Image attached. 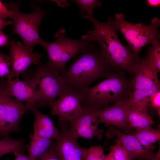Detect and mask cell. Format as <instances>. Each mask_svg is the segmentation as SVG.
Segmentation results:
<instances>
[{"instance_id": "cell-14", "label": "cell", "mask_w": 160, "mask_h": 160, "mask_svg": "<svg viewBox=\"0 0 160 160\" xmlns=\"http://www.w3.org/2000/svg\"><path fill=\"white\" fill-rule=\"evenodd\" d=\"M105 135L109 138L114 136L125 149L132 160H148L154 154L153 151L146 149L135 136L123 132L120 129L109 126Z\"/></svg>"}, {"instance_id": "cell-21", "label": "cell", "mask_w": 160, "mask_h": 160, "mask_svg": "<svg viewBox=\"0 0 160 160\" xmlns=\"http://www.w3.org/2000/svg\"><path fill=\"white\" fill-rule=\"evenodd\" d=\"M136 137L147 150L153 151L156 148L153 144L160 140V130L151 128L135 130L131 134Z\"/></svg>"}, {"instance_id": "cell-3", "label": "cell", "mask_w": 160, "mask_h": 160, "mask_svg": "<svg viewBox=\"0 0 160 160\" xmlns=\"http://www.w3.org/2000/svg\"><path fill=\"white\" fill-rule=\"evenodd\" d=\"M132 91L130 79L124 71L116 72L98 83L89 87L83 94V105L100 111L111 103L127 101Z\"/></svg>"}, {"instance_id": "cell-10", "label": "cell", "mask_w": 160, "mask_h": 160, "mask_svg": "<svg viewBox=\"0 0 160 160\" xmlns=\"http://www.w3.org/2000/svg\"><path fill=\"white\" fill-rule=\"evenodd\" d=\"M59 98L52 104L51 115L59 117V124L66 123L72 120L84 109L81 104L83 94L68 86L59 95Z\"/></svg>"}, {"instance_id": "cell-28", "label": "cell", "mask_w": 160, "mask_h": 160, "mask_svg": "<svg viewBox=\"0 0 160 160\" xmlns=\"http://www.w3.org/2000/svg\"><path fill=\"white\" fill-rule=\"evenodd\" d=\"M12 12L0 1V18L4 19L8 17L12 18Z\"/></svg>"}, {"instance_id": "cell-34", "label": "cell", "mask_w": 160, "mask_h": 160, "mask_svg": "<svg viewBox=\"0 0 160 160\" xmlns=\"http://www.w3.org/2000/svg\"><path fill=\"white\" fill-rule=\"evenodd\" d=\"M12 24V21H6L0 18V31H2L5 26Z\"/></svg>"}, {"instance_id": "cell-22", "label": "cell", "mask_w": 160, "mask_h": 160, "mask_svg": "<svg viewBox=\"0 0 160 160\" xmlns=\"http://www.w3.org/2000/svg\"><path fill=\"white\" fill-rule=\"evenodd\" d=\"M25 140L15 139L9 136L0 140V157L5 154L15 151H24L26 146Z\"/></svg>"}, {"instance_id": "cell-11", "label": "cell", "mask_w": 160, "mask_h": 160, "mask_svg": "<svg viewBox=\"0 0 160 160\" xmlns=\"http://www.w3.org/2000/svg\"><path fill=\"white\" fill-rule=\"evenodd\" d=\"M9 44L11 79L20 74L23 75L31 65H37L41 61V54L33 52V49L28 48L21 42L12 39Z\"/></svg>"}, {"instance_id": "cell-37", "label": "cell", "mask_w": 160, "mask_h": 160, "mask_svg": "<svg viewBox=\"0 0 160 160\" xmlns=\"http://www.w3.org/2000/svg\"><path fill=\"white\" fill-rule=\"evenodd\" d=\"M156 113L158 116L160 118V107H159L156 108Z\"/></svg>"}, {"instance_id": "cell-9", "label": "cell", "mask_w": 160, "mask_h": 160, "mask_svg": "<svg viewBox=\"0 0 160 160\" xmlns=\"http://www.w3.org/2000/svg\"><path fill=\"white\" fill-rule=\"evenodd\" d=\"M84 106L83 111L76 117L66 123L59 124L60 126L77 139L82 137L91 140L96 137L100 140L102 137L103 130L99 127L100 123L97 111Z\"/></svg>"}, {"instance_id": "cell-1", "label": "cell", "mask_w": 160, "mask_h": 160, "mask_svg": "<svg viewBox=\"0 0 160 160\" xmlns=\"http://www.w3.org/2000/svg\"><path fill=\"white\" fill-rule=\"evenodd\" d=\"M82 17L90 21L94 28L87 30L88 34L82 36L81 40L90 43L98 42L103 55L113 69L132 74L134 68L140 58L120 41L117 35L118 30L111 17L109 16L107 21L103 23L97 20L93 15Z\"/></svg>"}, {"instance_id": "cell-32", "label": "cell", "mask_w": 160, "mask_h": 160, "mask_svg": "<svg viewBox=\"0 0 160 160\" xmlns=\"http://www.w3.org/2000/svg\"><path fill=\"white\" fill-rule=\"evenodd\" d=\"M13 153L15 156L14 160H30L28 156L25 154L23 151H15Z\"/></svg>"}, {"instance_id": "cell-29", "label": "cell", "mask_w": 160, "mask_h": 160, "mask_svg": "<svg viewBox=\"0 0 160 160\" xmlns=\"http://www.w3.org/2000/svg\"><path fill=\"white\" fill-rule=\"evenodd\" d=\"M149 106L151 108L160 107V91L151 97Z\"/></svg>"}, {"instance_id": "cell-27", "label": "cell", "mask_w": 160, "mask_h": 160, "mask_svg": "<svg viewBox=\"0 0 160 160\" xmlns=\"http://www.w3.org/2000/svg\"><path fill=\"white\" fill-rule=\"evenodd\" d=\"M11 62L9 56L0 52V77L6 76L7 79H11L10 73Z\"/></svg>"}, {"instance_id": "cell-17", "label": "cell", "mask_w": 160, "mask_h": 160, "mask_svg": "<svg viewBox=\"0 0 160 160\" xmlns=\"http://www.w3.org/2000/svg\"><path fill=\"white\" fill-rule=\"evenodd\" d=\"M4 86L9 95L26 103L31 104L36 102V96L34 90L26 80H22L19 76L14 79H7L4 81Z\"/></svg>"}, {"instance_id": "cell-18", "label": "cell", "mask_w": 160, "mask_h": 160, "mask_svg": "<svg viewBox=\"0 0 160 160\" xmlns=\"http://www.w3.org/2000/svg\"><path fill=\"white\" fill-rule=\"evenodd\" d=\"M160 91V84L148 88L137 89L129 94L127 101L128 107L148 113L151 96Z\"/></svg>"}, {"instance_id": "cell-26", "label": "cell", "mask_w": 160, "mask_h": 160, "mask_svg": "<svg viewBox=\"0 0 160 160\" xmlns=\"http://www.w3.org/2000/svg\"><path fill=\"white\" fill-rule=\"evenodd\" d=\"M84 160H106L103 148L99 145L87 148Z\"/></svg>"}, {"instance_id": "cell-8", "label": "cell", "mask_w": 160, "mask_h": 160, "mask_svg": "<svg viewBox=\"0 0 160 160\" xmlns=\"http://www.w3.org/2000/svg\"><path fill=\"white\" fill-rule=\"evenodd\" d=\"M28 110L26 104L9 95L2 80L0 82V138L20 132V121Z\"/></svg>"}, {"instance_id": "cell-24", "label": "cell", "mask_w": 160, "mask_h": 160, "mask_svg": "<svg viewBox=\"0 0 160 160\" xmlns=\"http://www.w3.org/2000/svg\"><path fill=\"white\" fill-rule=\"evenodd\" d=\"M73 2L79 6L81 11V14L85 13L82 16L93 15V9L101 5L100 1L96 0H75Z\"/></svg>"}, {"instance_id": "cell-20", "label": "cell", "mask_w": 160, "mask_h": 160, "mask_svg": "<svg viewBox=\"0 0 160 160\" xmlns=\"http://www.w3.org/2000/svg\"><path fill=\"white\" fill-rule=\"evenodd\" d=\"M127 119L130 127L135 130L151 128L154 123L152 118L148 114L127 106Z\"/></svg>"}, {"instance_id": "cell-23", "label": "cell", "mask_w": 160, "mask_h": 160, "mask_svg": "<svg viewBox=\"0 0 160 160\" xmlns=\"http://www.w3.org/2000/svg\"><path fill=\"white\" fill-rule=\"evenodd\" d=\"M152 44L142 59L158 73L160 72V42L157 41Z\"/></svg>"}, {"instance_id": "cell-36", "label": "cell", "mask_w": 160, "mask_h": 160, "mask_svg": "<svg viewBox=\"0 0 160 160\" xmlns=\"http://www.w3.org/2000/svg\"><path fill=\"white\" fill-rule=\"evenodd\" d=\"M106 160H115L112 153H110L107 155H106Z\"/></svg>"}, {"instance_id": "cell-33", "label": "cell", "mask_w": 160, "mask_h": 160, "mask_svg": "<svg viewBox=\"0 0 160 160\" xmlns=\"http://www.w3.org/2000/svg\"><path fill=\"white\" fill-rule=\"evenodd\" d=\"M145 1L147 5L149 7L157 8L160 7L159 0H146Z\"/></svg>"}, {"instance_id": "cell-7", "label": "cell", "mask_w": 160, "mask_h": 160, "mask_svg": "<svg viewBox=\"0 0 160 160\" xmlns=\"http://www.w3.org/2000/svg\"><path fill=\"white\" fill-rule=\"evenodd\" d=\"M65 32L63 29L60 30L55 34V41L48 42L43 40L41 45L47 52L50 63L60 72L62 77L66 71L67 62L93 43L70 39Z\"/></svg>"}, {"instance_id": "cell-15", "label": "cell", "mask_w": 160, "mask_h": 160, "mask_svg": "<svg viewBox=\"0 0 160 160\" xmlns=\"http://www.w3.org/2000/svg\"><path fill=\"white\" fill-rule=\"evenodd\" d=\"M25 104L28 110L32 111L35 116L34 132L32 135L35 137L57 140L60 136V132L49 116L39 111L36 102Z\"/></svg>"}, {"instance_id": "cell-2", "label": "cell", "mask_w": 160, "mask_h": 160, "mask_svg": "<svg viewBox=\"0 0 160 160\" xmlns=\"http://www.w3.org/2000/svg\"><path fill=\"white\" fill-rule=\"evenodd\" d=\"M92 44L66 70L63 77L67 85L82 93L90 84L100 78H107L117 72L107 62L100 48Z\"/></svg>"}, {"instance_id": "cell-35", "label": "cell", "mask_w": 160, "mask_h": 160, "mask_svg": "<svg viewBox=\"0 0 160 160\" xmlns=\"http://www.w3.org/2000/svg\"><path fill=\"white\" fill-rule=\"evenodd\" d=\"M160 149H159L157 153L156 154L154 153L148 160H160Z\"/></svg>"}, {"instance_id": "cell-6", "label": "cell", "mask_w": 160, "mask_h": 160, "mask_svg": "<svg viewBox=\"0 0 160 160\" xmlns=\"http://www.w3.org/2000/svg\"><path fill=\"white\" fill-rule=\"evenodd\" d=\"M19 4L17 2L5 4L12 13L14 29L12 34L20 35L24 45L29 49H33L34 46L41 45L43 40L39 35V28L47 12L34 4L32 5V11L29 14H24L20 11Z\"/></svg>"}, {"instance_id": "cell-30", "label": "cell", "mask_w": 160, "mask_h": 160, "mask_svg": "<svg viewBox=\"0 0 160 160\" xmlns=\"http://www.w3.org/2000/svg\"><path fill=\"white\" fill-rule=\"evenodd\" d=\"M35 160H60L56 155L50 148L46 153L40 159Z\"/></svg>"}, {"instance_id": "cell-13", "label": "cell", "mask_w": 160, "mask_h": 160, "mask_svg": "<svg viewBox=\"0 0 160 160\" xmlns=\"http://www.w3.org/2000/svg\"><path fill=\"white\" fill-rule=\"evenodd\" d=\"M127 101L118 102L111 106L97 111L100 123L104 124L106 127H116L123 132L131 135L134 131L130 127L127 122Z\"/></svg>"}, {"instance_id": "cell-5", "label": "cell", "mask_w": 160, "mask_h": 160, "mask_svg": "<svg viewBox=\"0 0 160 160\" xmlns=\"http://www.w3.org/2000/svg\"><path fill=\"white\" fill-rule=\"evenodd\" d=\"M113 21L118 30L124 36L128 47L137 58H139V53L143 47L160 39L158 28L160 20L158 17L153 18L148 25L133 23L126 21L124 14L120 13L115 15Z\"/></svg>"}, {"instance_id": "cell-12", "label": "cell", "mask_w": 160, "mask_h": 160, "mask_svg": "<svg viewBox=\"0 0 160 160\" xmlns=\"http://www.w3.org/2000/svg\"><path fill=\"white\" fill-rule=\"evenodd\" d=\"M61 129L59 138L51 148L60 160H84L87 148L80 146L77 139Z\"/></svg>"}, {"instance_id": "cell-16", "label": "cell", "mask_w": 160, "mask_h": 160, "mask_svg": "<svg viewBox=\"0 0 160 160\" xmlns=\"http://www.w3.org/2000/svg\"><path fill=\"white\" fill-rule=\"evenodd\" d=\"M157 73L142 58H140L133 69L134 77L130 79L132 91L145 89L160 84Z\"/></svg>"}, {"instance_id": "cell-25", "label": "cell", "mask_w": 160, "mask_h": 160, "mask_svg": "<svg viewBox=\"0 0 160 160\" xmlns=\"http://www.w3.org/2000/svg\"><path fill=\"white\" fill-rule=\"evenodd\" d=\"M114 142L115 145H111L109 150L115 160H132L120 142L116 139Z\"/></svg>"}, {"instance_id": "cell-31", "label": "cell", "mask_w": 160, "mask_h": 160, "mask_svg": "<svg viewBox=\"0 0 160 160\" xmlns=\"http://www.w3.org/2000/svg\"><path fill=\"white\" fill-rule=\"evenodd\" d=\"M9 36L5 35L2 31H0V47L9 44L8 38Z\"/></svg>"}, {"instance_id": "cell-19", "label": "cell", "mask_w": 160, "mask_h": 160, "mask_svg": "<svg viewBox=\"0 0 160 160\" xmlns=\"http://www.w3.org/2000/svg\"><path fill=\"white\" fill-rule=\"evenodd\" d=\"M30 141L27 145L30 160L40 159L45 155L51 146L52 139L30 135Z\"/></svg>"}, {"instance_id": "cell-4", "label": "cell", "mask_w": 160, "mask_h": 160, "mask_svg": "<svg viewBox=\"0 0 160 160\" xmlns=\"http://www.w3.org/2000/svg\"><path fill=\"white\" fill-rule=\"evenodd\" d=\"M36 69H29L23 75L32 87L39 107H51L57 96L68 86L60 72L50 63L41 61Z\"/></svg>"}]
</instances>
